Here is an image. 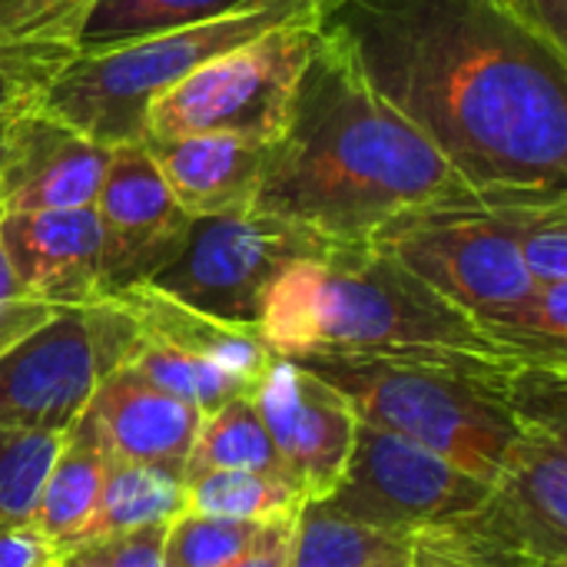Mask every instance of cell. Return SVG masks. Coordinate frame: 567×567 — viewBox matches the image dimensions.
<instances>
[{"label":"cell","mask_w":567,"mask_h":567,"mask_svg":"<svg viewBox=\"0 0 567 567\" xmlns=\"http://www.w3.org/2000/svg\"><path fill=\"white\" fill-rule=\"evenodd\" d=\"M319 40L485 196H567V47L505 0H322Z\"/></svg>","instance_id":"6da1fadb"},{"label":"cell","mask_w":567,"mask_h":567,"mask_svg":"<svg viewBox=\"0 0 567 567\" xmlns=\"http://www.w3.org/2000/svg\"><path fill=\"white\" fill-rule=\"evenodd\" d=\"M482 203L502 199L478 193L316 33L289 120L269 143L256 209L329 249H359L415 216Z\"/></svg>","instance_id":"7a4b0ae2"},{"label":"cell","mask_w":567,"mask_h":567,"mask_svg":"<svg viewBox=\"0 0 567 567\" xmlns=\"http://www.w3.org/2000/svg\"><path fill=\"white\" fill-rule=\"evenodd\" d=\"M256 329L279 359L412 362L498 385L542 365L492 339L379 246L329 249L286 269L266 292Z\"/></svg>","instance_id":"3957f363"},{"label":"cell","mask_w":567,"mask_h":567,"mask_svg":"<svg viewBox=\"0 0 567 567\" xmlns=\"http://www.w3.org/2000/svg\"><path fill=\"white\" fill-rule=\"evenodd\" d=\"M326 379L362 425L402 435L472 478L492 485L525 432L508 405V382H485L455 369L382 359H296Z\"/></svg>","instance_id":"277c9868"},{"label":"cell","mask_w":567,"mask_h":567,"mask_svg":"<svg viewBox=\"0 0 567 567\" xmlns=\"http://www.w3.org/2000/svg\"><path fill=\"white\" fill-rule=\"evenodd\" d=\"M289 17L296 13L239 10L100 53H73L47 76L37 106L103 146L140 143L146 133V110L159 93L176 86L206 60Z\"/></svg>","instance_id":"5b68a950"},{"label":"cell","mask_w":567,"mask_h":567,"mask_svg":"<svg viewBox=\"0 0 567 567\" xmlns=\"http://www.w3.org/2000/svg\"><path fill=\"white\" fill-rule=\"evenodd\" d=\"M412 567H567V435L525 429L472 512L412 535Z\"/></svg>","instance_id":"8992f818"},{"label":"cell","mask_w":567,"mask_h":567,"mask_svg":"<svg viewBox=\"0 0 567 567\" xmlns=\"http://www.w3.org/2000/svg\"><path fill=\"white\" fill-rule=\"evenodd\" d=\"M312 50V13L256 33L159 93L146 110L143 136L233 133L272 143L289 120Z\"/></svg>","instance_id":"52a82bcc"},{"label":"cell","mask_w":567,"mask_h":567,"mask_svg":"<svg viewBox=\"0 0 567 567\" xmlns=\"http://www.w3.org/2000/svg\"><path fill=\"white\" fill-rule=\"evenodd\" d=\"M136 342V319L116 299L56 309L0 355V425L66 432Z\"/></svg>","instance_id":"ba28073f"},{"label":"cell","mask_w":567,"mask_h":567,"mask_svg":"<svg viewBox=\"0 0 567 567\" xmlns=\"http://www.w3.org/2000/svg\"><path fill=\"white\" fill-rule=\"evenodd\" d=\"M326 252L329 246L312 233L252 206L193 219L183 249L150 286L213 319L256 329L272 282L296 262Z\"/></svg>","instance_id":"9c48e42d"},{"label":"cell","mask_w":567,"mask_h":567,"mask_svg":"<svg viewBox=\"0 0 567 567\" xmlns=\"http://www.w3.org/2000/svg\"><path fill=\"white\" fill-rule=\"evenodd\" d=\"M505 206L512 203L435 209L395 226L375 246L485 326L538 286L522 262Z\"/></svg>","instance_id":"30bf717a"},{"label":"cell","mask_w":567,"mask_h":567,"mask_svg":"<svg viewBox=\"0 0 567 567\" xmlns=\"http://www.w3.org/2000/svg\"><path fill=\"white\" fill-rule=\"evenodd\" d=\"M485 492V482L449 458L359 422L346 472L319 502L359 525L412 542L415 532L472 512Z\"/></svg>","instance_id":"8fae6325"},{"label":"cell","mask_w":567,"mask_h":567,"mask_svg":"<svg viewBox=\"0 0 567 567\" xmlns=\"http://www.w3.org/2000/svg\"><path fill=\"white\" fill-rule=\"evenodd\" d=\"M93 213L103 239V299L150 282L193 229L143 143L113 146Z\"/></svg>","instance_id":"7c38bea8"},{"label":"cell","mask_w":567,"mask_h":567,"mask_svg":"<svg viewBox=\"0 0 567 567\" xmlns=\"http://www.w3.org/2000/svg\"><path fill=\"white\" fill-rule=\"evenodd\" d=\"M286 478L306 502L326 498L346 472L359 419L352 405L296 359H272L249 392Z\"/></svg>","instance_id":"4fadbf2b"},{"label":"cell","mask_w":567,"mask_h":567,"mask_svg":"<svg viewBox=\"0 0 567 567\" xmlns=\"http://www.w3.org/2000/svg\"><path fill=\"white\" fill-rule=\"evenodd\" d=\"M110 153L113 146L76 133L40 106L27 110L0 159V216L93 206Z\"/></svg>","instance_id":"5bb4252c"},{"label":"cell","mask_w":567,"mask_h":567,"mask_svg":"<svg viewBox=\"0 0 567 567\" xmlns=\"http://www.w3.org/2000/svg\"><path fill=\"white\" fill-rule=\"evenodd\" d=\"M0 246L23 292L50 309L103 299V239L93 206L0 216Z\"/></svg>","instance_id":"9a60e30c"},{"label":"cell","mask_w":567,"mask_h":567,"mask_svg":"<svg viewBox=\"0 0 567 567\" xmlns=\"http://www.w3.org/2000/svg\"><path fill=\"white\" fill-rule=\"evenodd\" d=\"M83 415L90 419L103 455L153 465L179 478L203 422L193 405L166 395L126 365L113 369L96 385Z\"/></svg>","instance_id":"2e32d148"},{"label":"cell","mask_w":567,"mask_h":567,"mask_svg":"<svg viewBox=\"0 0 567 567\" xmlns=\"http://www.w3.org/2000/svg\"><path fill=\"white\" fill-rule=\"evenodd\" d=\"M163 183L186 216H229L256 206L269 143L233 133L143 136Z\"/></svg>","instance_id":"e0dca14e"},{"label":"cell","mask_w":567,"mask_h":567,"mask_svg":"<svg viewBox=\"0 0 567 567\" xmlns=\"http://www.w3.org/2000/svg\"><path fill=\"white\" fill-rule=\"evenodd\" d=\"M110 299L126 306V312L136 319V329L143 339L163 342L176 352H186L193 359H203V362L223 369L246 392H252L259 385V379L266 375V369L276 359L269 352V346L262 342L259 329L213 319V316L189 309L179 299L159 292L150 282L130 286Z\"/></svg>","instance_id":"ac0fdd59"},{"label":"cell","mask_w":567,"mask_h":567,"mask_svg":"<svg viewBox=\"0 0 567 567\" xmlns=\"http://www.w3.org/2000/svg\"><path fill=\"white\" fill-rule=\"evenodd\" d=\"M103 449L90 425V419L80 412V419L63 432L60 452L43 478L37 508L30 515V525H37L60 551L73 545L90 522L100 485H103Z\"/></svg>","instance_id":"d6986e66"},{"label":"cell","mask_w":567,"mask_h":567,"mask_svg":"<svg viewBox=\"0 0 567 567\" xmlns=\"http://www.w3.org/2000/svg\"><path fill=\"white\" fill-rule=\"evenodd\" d=\"M286 567H412V542L359 525L326 502L296 515Z\"/></svg>","instance_id":"ffe728a7"},{"label":"cell","mask_w":567,"mask_h":567,"mask_svg":"<svg viewBox=\"0 0 567 567\" xmlns=\"http://www.w3.org/2000/svg\"><path fill=\"white\" fill-rule=\"evenodd\" d=\"M183 512H186V482L179 475L106 455L96 508L73 545L106 535H123L146 525H166Z\"/></svg>","instance_id":"44dd1931"},{"label":"cell","mask_w":567,"mask_h":567,"mask_svg":"<svg viewBox=\"0 0 567 567\" xmlns=\"http://www.w3.org/2000/svg\"><path fill=\"white\" fill-rule=\"evenodd\" d=\"M239 10H252L249 0H93L80 20L73 53H100Z\"/></svg>","instance_id":"7402d4cb"},{"label":"cell","mask_w":567,"mask_h":567,"mask_svg":"<svg viewBox=\"0 0 567 567\" xmlns=\"http://www.w3.org/2000/svg\"><path fill=\"white\" fill-rule=\"evenodd\" d=\"M216 468H246V472H266L286 478L279 452L249 395H236L216 412L203 415L183 482Z\"/></svg>","instance_id":"603a6c76"},{"label":"cell","mask_w":567,"mask_h":567,"mask_svg":"<svg viewBox=\"0 0 567 567\" xmlns=\"http://www.w3.org/2000/svg\"><path fill=\"white\" fill-rule=\"evenodd\" d=\"M306 505L302 492L282 478L246 468H216L186 482V512L233 518V522H276L292 518Z\"/></svg>","instance_id":"cb8c5ba5"},{"label":"cell","mask_w":567,"mask_h":567,"mask_svg":"<svg viewBox=\"0 0 567 567\" xmlns=\"http://www.w3.org/2000/svg\"><path fill=\"white\" fill-rule=\"evenodd\" d=\"M126 369H133L140 379L163 389L166 395L193 405L199 415L216 412L219 405H226L236 395H249L223 369H216V365H209L203 359H193L186 352H176V349H169L163 342L143 339V336L133 346V352L126 359Z\"/></svg>","instance_id":"d4e9b609"},{"label":"cell","mask_w":567,"mask_h":567,"mask_svg":"<svg viewBox=\"0 0 567 567\" xmlns=\"http://www.w3.org/2000/svg\"><path fill=\"white\" fill-rule=\"evenodd\" d=\"M93 0H0V56H73Z\"/></svg>","instance_id":"484cf974"},{"label":"cell","mask_w":567,"mask_h":567,"mask_svg":"<svg viewBox=\"0 0 567 567\" xmlns=\"http://www.w3.org/2000/svg\"><path fill=\"white\" fill-rule=\"evenodd\" d=\"M63 432L0 425V525L30 522Z\"/></svg>","instance_id":"4316f807"},{"label":"cell","mask_w":567,"mask_h":567,"mask_svg":"<svg viewBox=\"0 0 567 567\" xmlns=\"http://www.w3.org/2000/svg\"><path fill=\"white\" fill-rule=\"evenodd\" d=\"M505 219L532 282H567V196L512 203Z\"/></svg>","instance_id":"83f0119b"},{"label":"cell","mask_w":567,"mask_h":567,"mask_svg":"<svg viewBox=\"0 0 567 567\" xmlns=\"http://www.w3.org/2000/svg\"><path fill=\"white\" fill-rule=\"evenodd\" d=\"M266 525L183 512L166 525L163 558L166 567H226L246 548H252Z\"/></svg>","instance_id":"f1b7e54d"},{"label":"cell","mask_w":567,"mask_h":567,"mask_svg":"<svg viewBox=\"0 0 567 567\" xmlns=\"http://www.w3.org/2000/svg\"><path fill=\"white\" fill-rule=\"evenodd\" d=\"M169 525V522H166ZM166 525H146L123 535H106L93 542H80L60 551V567H166L163 542Z\"/></svg>","instance_id":"f546056e"},{"label":"cell","mask_w":567,"mask_h":567,"mask_svg":"<svg viewBox=\"0 0 567 567\" xmlns=\"http://www.w3.org/2000/svg\"><path fill=\"white\" fill-rule=\"evenodd\" d=\"M63 60H50V56H0V159L13 123L37 106L47 76Z\"/></svg>","instance_id":"4dcf8cb0"},{"label":"cell","mask_w":567,"mask_h":567,"mask_svg":"<svg viewBox=\"0 0 567 567\" xmlns=\"http://www.w3.org/2000/svg\"><path fill=\"white\" fill-rule=\"evenodd\" d=\"M53 312L56 309H50L47 302L23 292V286L17 282V276L7 262V252L0 246V355L10 352L37 326H43Z\"/></svg>","instance_id":"1f68e13d"},{"label":"cell","mask_w":567,"mask_h":567,"mask_svg":"<svg viewBox=\"0 0 567 567\" xmlns=\"http://www.w3.org/2000/svg\"><path fill=\"white\" fill-rule=\"evenodd\" d=\"M56 558L60 548L37 525H0V567H50Z\"/></svg>","instance_id":"d6a6232c"},{"label":"cell","mask_w":567,"mask_h":567,"mask_svg":"<svg viewBox=\"0 0 567 567\" xmlns=\"http://www.w3.org/2000/svg\"><path fill=\"white\" fill-rule=\"evenodd\" d=\"M299 515V512H296ZM292 518H276L269 522L259 538L252 542V548H246L239 558H233L226 567H286V555H289V538H292Z\"/></svg>","instance_id":"836d02e7"},{"label":"cell","mask_w":567,"mask_h":567,"mask_svg":"<svg viewBox=\"0 0 567 567\" xmlns=\"http://www.w3.org/2000/svg\"><path fill=\"white\" fill-rule=\"evenodd\" d=\"M512 3L528 23H535L542 33H548L555 43L567 47L565 40V20H567V0H505Z\"/></svg>","instance_id":"e575fe53"},{"label":"cell","mask_w":567,"mask_h":567,"mask_svg":"<svg viewBox=\"0 0 567 567\" xmlns=\"http://www.w3.org/2000/svg\"><path fill=\"white\" fill-rule=\"evenodd\" d=\"M322 0H249L252 10H286V13H312Z\"/></svg>","instance_id":"d590c367"},{"label":"cell","mask_w":567,"mask_h":567,"mask_svg":"<svg viewBox=\"0 0 567 567\" xmlns=\"http://www.w3.org/2000/svg\"><path fill=\"white\" fill-rule=\"evenodd\" d=\"M50 567H60V565H50Z\"/></svg>","instance_id":"8d00e7d4"}]
</instances>
